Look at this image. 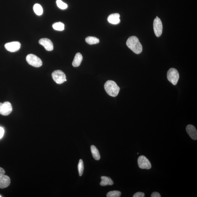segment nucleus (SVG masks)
Instances as JSON below:
<instances>
[{"label": "nucleus", "mask_w": 197, "mask_h": 197, "mask_svg": "<svg viewBox=\"0 0 197 197\" xmlns=\"http://www.w3.org/2000/svg\"><path fill=\"white\" fill-rule=\"evenodd\" d=\"M133 197H145V194L143 192H138L134 194L133 195Z\"/></svg>", "instance_id": "5701e85b"}, {"label": "nucleus", "mask_w": 197, "mask_h": 197, "mask_svg": "<svg viewBox=\"0 0 197 197\" xmlns=\"http://www.w3.org/2000/svg\"><path fill=\"white\" fill-rule=\"evenodd\" d=\"M26 60L31 65L35 67H39L42 66V62L40 58L36 55L31 54L26 56Z\"/></svg>", "instance_id": "20e7f679"}, {"label": "nucleus", "mask_w": 197, "mask_h": 197, "mask_svg": "<svg viewBox=\"0 0 197 197\" xmlns=\"http://www.w3.org/2000/svg\"><path fill=\"white\" fill-rule=\"evenodd\" d=\"M138 163L139 167L142 169H150L152 167L149 161L144 156H141L139 157L138 159Z\"/></svg>", "instance_id": "6e6552de"}, {"label": "nucleus", "mask_w": 197, "mask_h": 197, "mask_svg": "<svg viewBox=\"0 0 197 197\" xmlns=\"http://www.w3.org/2000/svg\"><path fill=\"white\" fill-rule=\"evenodd\" d=\"M52 27L56 31H63L64 29V25L61 22L55 23L53 25Z\"/></svg>", "instance_id": "6ab92c4d"}, {"label": "nucleus", "mask_w": 197, "mask_h": 197, "mask_svg": "<svg viewBox=\"0 0 197 197\" xmlns=\"http://www.w3.org/2000/svg\"><path fill=\"white\" fill-rule=\"evenodd\" d=\"M167 77L169 81L173 85H176L179 80V74L177 69L171 68L168 70Z\"/></svg>", "instance_id": "7ed1b4c3"}, {"label": "nucleus", "mask_w": 197, "mask_h": 197, "mask_svg": "<svg viewBox=\"0 0 197 197\" xmlns=\"http://www.w3.org/2000/svg\"><path fill=\"white\" fill-rule=\"evenodd\" d=\"M91 150L92 153V156L96 160H99L100 158V154L99 152L96 147V146L94 145H91Z\"/></svg>", "instance_id": "dca6fc26"}, {"label": "nucleus", "mask_w": 197, "mask_h": 197, "mask_svg": "<svg viewBox=\"0 0 197 197\" xmlns=\"http://www.w3.org/2000/svg\"><path fill=\"white\" fill-rule=\"evenodd\" d=\"M83 60L82 55L80 53H78L76 55L72 62V65L74 67H78L80 65Z\"/></svg>", "instance_id": "4468645a"}, {"label": "nucleus", "mask_w": 197, "mask_h": 197, "mask_svg": "<svg viewBox=\"0 0 197 197\" xmlns=\"http://www.w3.org/2000/svg\"><path fill=\"white\" fill-rule=\"evenodd\" d=\"M86 41L89 44L93 45L99 43V40L98 39L95 37L89 36L86 39Z\"/></svg>", "instance_id": "f3484780"}, {"label": "nucleus", "mask_w": 197, "mask_h": 197, "mask_svg": "<svg viewBox=\"0 0 197 197\" xmlns=\"http://www.w3.org/2000/svg\"><path fill=\"white\" fill-rule=\"evenodd\" d=\"M120 15L118 13L111 14L109 16L108 18L109 23L111 24L116 25L120 23L121 20L120 19Z\"/></svg>", "instance_id": "ddd939ff"}, {"label": "nucleus", "mask_w": 197, "mask_h": 197, "mask_svg": "<svg viewBox=\"0 0 197 197\" xmlns=\"http://www.w3.org/2000/svg\"><path fill=\"white\" fill-rule=\"evenodd\" d=\"M56 4L58 7L62 10L65 9L68 7L67 4L63 2L61 0H57L56 1Z\"/></svg>", "instance_id": "4be33fe9"}, {"label": "nucleus", "mask_w": 197, "mask_h": 197, "mask_svg": "<svg viewBox=\"0 0 197 197\" xmlns=\"http://www.w3.org/2000/svg\"><path fill=\"white\" fill-rule=\"evenodd\" d=\"M104 88L107 93L112 97H116L118 95L120 88L115 81L108 80L104 85Z\"/></svg>", "instance_id": "f03ea898"}, {"label": "nucleus", "mask_w": 197, "mask_h": 197, "mask_svg": "<svg viewBox=\"0 0 197 197\" xmlns=\"http://www.w3.org/2000/svg\"><path fill=\"white\" fill-rule=\"evenodd\" d=\"M0 197H1V196H0Z\"/></svg>", "instance_id": "bb28decb"}, {"label": "nucleus", "mask_w": 197, "mask_h": 197, "mask_svg": "<svg viewBox=\"0 0 197 197\" xmlns=\"http://www.w3.org/2000/svg\"><path fill=\"white\" fill-rule=\"evenodd\" d=\"M4 131L2 127H0V139H1L4 136Z\"/></svg>", "instance_id": "393cba45"}, {"label": "nucleus", "mask_w": 197, "mask_h": 197, "mask_svg": "<svg viewBox=\"0 0 197 197\" xmlns=\"http://www.w3.org/2000/svg\"><path fill=\"white\" fill-rule=\"evenodd\" d=\"M5 173V171H4V169L0 167V176L3 175Z\"/></svg>", "instance_id": "a878e982"}, {"label": "nucleus", "mask_w": 197, "mask_h": 197, "mask_svg": "<svg viewBox=\"0 0 197 197\" xmlns=\"http://www.w3.org/2000/svg\"><path fill=\"white\" fill-rule=\"evenodd\" d=\"M186 130L190 138L193 140H197V131L194 126L189 124L187 126Z\"/></svg>", "instance_id": "f8f14e48"}, {"label": "nucleus", "mask_w": 197, "mask_h": 197, "mask_svg": "<svg viewBox=\"0 0 197 197\" xmlns=\"http://www.w3.org/2000/svg\"><path fill=\"white\" fill-rule=\"evenodd\" d=\"M40 45L43 46L47 51H52L53 49V45L52 42L49 39H41L39 41Z\"/></svg>", "instance_id": "9d476101"}, {"label": "nucleus", "mask_w": 197, "mask_h": 197, "mask_svg": "<svg viewBox=\"0 0 197 197\" xmlns=\"http://www.w3.org/2000/svg\"><path fill=\"white\" fill-rule=\"evenodd\" d=\"M126 45L134 53L140 54L142 51V47L137 37L132 36L129 38L126 42Z\"/></svg>", "instance_id": "f257e3e1"}, {"label": "nucleus", "mask_w": 197, "mask_h": 197, "mask_svg": "<svg viewBox=\"0 0 197 197\" xmlns=\"http://www.w3.org/2000/svg\"><path fill=\"white\" fill-rule=\"evenodd\" d=\"M153 29L156 36L157 37H160L163 32V24L161 20L157 17L154 20Z\"/></svg>", "instance_id": "423d86ee"}, {"label": "nucleus", "mask_w": 197, "mask_h": 197, "mask_svg": "<svg viewBox=\"0 0 197 197\" xmlns=\"http://www.w3.org/2000/svg\"><path fill=\"white\" fill-rule=\"evenodd\" d=\"M21 45L20 42L14 41L6 44L4 47L8 51L14 52L18 51L20 49Z\"/></svg>", "instance_id": "1a4fd4ad"}, {"label": "nucleus", "mask_w": 197, "mask_h": 197, "mask_svg": "<svg viewBox=\"0 0 197 197\" xmlns=\"http://www.w3.org/2000/svg\"><path fill=\"white\" fill-rule=\"evenodd\" d=\"M151 197H161L160 194L157 192H153L151 194Z\"/></svg>", "instance_id": "b1692460"}, {"label": "nucleus", "mask_w": 197, "mask_h": 197, "mask_svg": "<svg viewBox=\"0 0 197 197\" xmlns=\"http://www.w3.org/2000/svg\"><path fill=\"white\" fill-rule=\"evenodd\" d=\"M121 195V192L118 190H113V191L108 192L107 194V197H119Z\"/></svg>", "instance_id": "412c9836"}, {"label": "nucleus", "mask_w": 197, "mask_h": 197, "mask_svg": "<svg viewBox=\"0 0 197 197\" xmlns=\"http://www.w3.org/2000/svg\"><path fill=\"white\" fill-rule=\"evenodd\" d=\"M102 181L100 182V185L102 186H105L108 185H113V181L111 178L107 176H102L101 177Z\"/></svg>", "instance_id": "2eb2a0df"}, {"label": "nucleus", "mask_w": 197, "mask_h": 197, "mask_svg": "<svg viewBox=\"0 0 197 197\" xmlns=\"http://www.w3.org/2000/svg\"><path fill=\"white\" fill-rule=\"evenodd\" d=\"M10 179L8 176L4 174L0 176V188H6L10 185Z\"/></svg>", "instance_id": "9b49d317"}, {"label": "nucleus", "mask_w": 197, "mask_h": 197, "mask_svg": "<svg viewBox=\"0 0 197 197\" xmlns=\"http://www.w3.org/2000/svg\"><path fill=\"white\" fill-rule=\"evenodd\" d=\"M78 169L79 175L80 176H82L84 171V165L83 161L81 159H80L79 161L78 165Z\"/></svg>", "instance_id": "aec40b11"}, {"label": "nucleus", "mask_w": 197, "mask_h": 197, "mask_svg": "<svg viewBox=\"0 0 197 197\" xmlns=\"http://www.w3.org/2000/svg\"><path fill=\"white\" fill-rule=\"evenodd\" d=\"M12 105L8 102L0 103V114L4 116H7L12 112Z\"/></svg>", "instance_id": "0eeeda50"}, {"label": "nucleus", "mask_w": 197, "mask_h": 197, "mask_svg": "<svg viewBox=\"0 0 197 197\" xmlns=\"http://www.w3.org/2000/svg\"><path fill=\"white\" fill-rule=\"evenodd\" d=\"M33 10L35 13L38 15L40 16L43 14V8L39 4H35L33 6Z\"/></svg>", "instance_id": "a211bd4d"}, {"label": "nucleus", "mask_w": 197, "mask_h": 197, "mask_svg": "<svg viewBox=\"0 0 197 197\" xmlns=\"http://www.w3.org/2000/svg\"><path fill=\"white\" fill-rule=\"evenodd\" d=\"M53 80L58 84H61L67 81L65 74L61 70H56L52 73Z\"/></svg>", "instance_id": "39448f33"}]
</instances>
